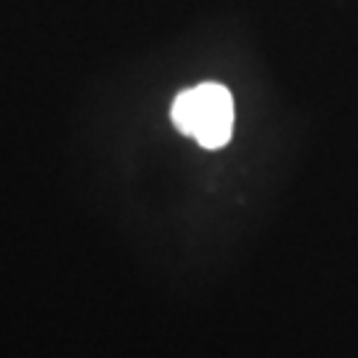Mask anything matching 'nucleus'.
Instances as JSON below:
<instances>
[{"label":"nucleus","mask_w":358,"mask_h":358,"mask_svg":"<svg viewBox=\"0 0 358 358\" xmlns=\"http://www.w3.org/2000/svg\"><path fill=\"white\" fill-rule=\"evenodd\" d=\"M173 125L205 149H223L234 133V99L226 85L202 83L180 90L170 109Z\"/></svg>","instance_id":"obj_1"}]
</instances>
